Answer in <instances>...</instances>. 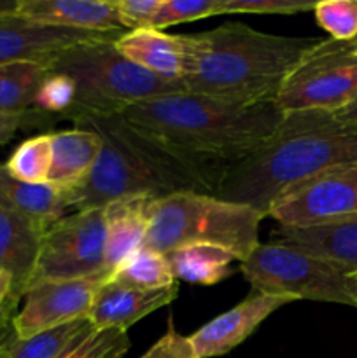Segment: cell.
I'll return each instance as SVG.
<instances>
[{
  "mask_svg": "<svg viewBox=\"0 0 357 358\" xmlns=\"http://www.w3.org/2000/svg\"><path fill=\"white\" fill-rule=\"evenodd\" d=\"M102 138L100 156L84 184L65 194L76 212L104 208L128 196L164 198L178 192L217 196L230 166L186 157L130 124L121 114H83L70 119Z\"/></svg>",
  "mask_w": 357,
  "mask_h": 358,
  "instance_id": "1",
  "label": "cell"
},
{
  "mask_svg": "<svg viewBox=\"0 0 357 358\" xmlns=\"http://www.w3.org/2000/svg\"><path fill=\"white\" fill-rule=\"evenodd\" d=\"M357 164V124L335 112H289L251 156L231 164L217 198L266 213L296 185L329 170Z\"/></svg>",
  "mask_w": 357,
  "mask_h": 358,
  "instance_id": "2",
  "label": "cell"
},
{
  "mask_svg": "<svg viewBox=\"0 0 357 358\" xmlns=\"http://www.w3.org/2000/svg\"><path fill=\"white\" fill-rule=\"evenodd\" d=\"M121 115L149 138L182 156L231 166L255 152L286 114L276 103L238 105L177 93L133 103Z\"/></svg>",
  "mask_w": 357,
  "mask_h": 358,
  "instance_id": "3",
  "label": "cell"
},
{
  "mask_svg": "<svg viewBox=\"0 0 357 358\" xmlns=\"http://www.w3.org/2000/svg\"><path fill=\"white\" fill-rule=\"evenodd\" d=\"M191 38L195 58L186 91L238 105L275 103L290 70L317 42L265 34L238 21Z\"/></svg>",
  "mask_w": 357,
  "mask_h": 358,
  "instance_id": "4",
  "label": "cell"
},
{
  "mask_svg": "<svg viewBox=\"0 0 357 358\" xmlns=\"http://www.w3.org/2000/svg\"><path fill=\"white\" fill-rule=\"evenodd\" d=\"M266 213L203 192H178L154 201L146 243L167 255L184 245H214L244 262L258 248Z\"/></svg>",
  "mask_w": 357,
  "mask_h": 358,
  "instance_id": "5",
  "label": "cell"
},
{
  "mask_svg": "<svg viewBox=\"0 0 357 358\" xmlns=\"http://www.w3.org/2000/svg\"><path fill=\"white\" fill-rule=\"evenodd\" d=\"M114 42H80L46 63L49 72L63 73L76 86V107L66 115L69 121L83 114H121L139 101L188 93L184 83L160 79L126 59Z\"/></svg>",
  "mask_w": 357,
  "mask_h": 358,
  "instance_id": "6",
  "label": "cell"
},
{
  "mask_svg": "<svg viewBox=\"0 0 357 358\" xmlns=\"http://www.w3.org/2000/svg\"><path fill=\"white\" fill-rule=\"evenodd\" d=\"M240 271L255 292L357 306V275L290 245L259 243Z\"/></svg>",
  "mask_w": 357,
  "mask_h": 358,
  "instance_id": "7",
  "label": "cell"
},
{
  "mask_svg": "<svg viewBox=\"0 0 357 358\" xmlns=\"http://www.w3.org/2000/svg\"><path fill=\"white\" fill-rule=\"evenodd\" d=\"M357 100V41L317 38L290 70L275 103L284 114L340 112Z\"/></svg>",
  "mask_w": 357,
  "mask_h": 358,
  "instance_id": "8",
  "label": "cell"
},
{
  "mask_svg": "<svg viewBox=\"0 0 357 358\" xmlns=\"http://www.w3.org/2000/svg\"><path fill=\"white\" fill-rule=\"evenodd\" d=\"M105 275V208L83 210L48 226L31 285ZM27 289V290H28Z\"/></svg>",
  "mask_w": 357,
  "mask_h": 358,
  "instance_id": "9",
  "label": "cell"
},
{
  "mask_svg": "<svg viewBox=\"0 0 357 358\" xmlns=\"http://www.w3.org/2000/svg\"><path fill=\"white\" fill-rule=\"evenodd\" d=\"M357 215V164L317 175L280 196L268 210L279 226L307 227Z\"/></svg>",
  "mask_w": 357,
  "mask_h": 358,
  "instance_id": "10",
  "label": "cell"
},
{
  "mask_svg": "<svg viewBox=\"0 0 357 358\" xmlns=\"http://www.w3.org/2000/svg\"><path fill=\"white\" fill-rule=\"evenodd\" d=\"M108 282L105 275L70 282H41L24 292L23 304L13 317L18 339H30L52 329L88 320L97 290Z\"/></svg>",
  "mask_w": 357,
  "mask_h": 358,
  "instance_id": "11",
  "label": "cell"
},
{
  "mask_svg": "<svg viewBox=\"0 0 357 358\" xmlns=\"http://www.w3.org/2000/svg\"><path fill=\"white\" fill-rule=\"evenodd\" d=\"M289 303L294 301L252 290L241 303L206 322L195 334L189 336L196 358L227 355L247 341L266 318Z\"/></svg>",
  "mask_w": 357,
  "mask_h": 358,
  "instance_id": "12",
  "label": "cell"
},
{
  "mask_svg": "<svg viewBox=\"0 0 357 358\" xmlns=\"http://www.w3.org/2000/svg\"><path fill=\"white\" fill-rule=\"evenodd\" d=\"M121 34L63 30L14 14L0 16V66L13 63H48L59 51L80 42L118 38Z\"/></svg>",
  "mask_w": 357,
  "mask_h": 358,
  "instance_id": "13",
  "label": "cell"
},
{
  "mask_svg": "<svg viewBox=\"0 0 357 358\" xmlns=\"http://www.w3.org/2000/svg\"><path fill=\"white\" fill-rule=\"evenodd\" d=\"M115 49L140 69L172 83H184L191 73L195 48L191 35H174L156 28L122 31Z\"/></svg>",
  "mask_w": 357,
  "mask_h": 358,
  "instance_id": "14",
  "label": "cell"
},
{
  "mask_svg": "<svg viewBox=\"0 0 357 358\" xmlns=\"http://www.w3.org/2000/svg\"><path fill=\"white\" fill-rule=\"evenodd\" d=\"M177 297L178 282L164 289L142 290L108 280L94 294L88 322L94 331L115 329L126 332L136 322L172 304Z\"/></svg>",
  "mask_w": 357,
  "mask_h": 358,
  "instance_id": "15",
  "label": "cell"
},
{
  "mask_svg": "<svg viewBox=\"0 0 357 358\" xmlns=\"http://www.w3.org/2000/svg\"><path fill=\"white\" fill-rule=\"evenodd\" d=\"M16 14L46 27L97 34H122L112 0H20Z\"/></svg>",
  "mask_w": 357,
  "mask_h": 358,
  "instance_id": "16",
  "label": "cell"
},
{
  "mask_svg": "<svg viewBox=\"0 0 357 358\" xmlns=\"http://www.w3.org/2000/svg\"><path fill=\"white\" fill-rule=\"evenodd\" d=\"M48 226L0 208V271L13 278V297L20 303L30 285Z\"/></svg>",
  "mask_w": 357,
  "mask_h": 358,
  "instance_id": "17",
  "label": "cell"
},
{
  "mask_svg": "<svg viewBox=\"0 0 357 358\" xmlns=\"http://www.w3.org/2000/svg\"><path fill=\"white\" fill-rule=\"evenodd\" d=\"M153 196H128L108 203L105 208V271L108 280L144 247L150 224Z\"/></svg>",
  "mask_w": 357,
  "mask_h": 358,
  "instance_id": "18",
  "label": "cell"
},
{
  "mask_svg": "<svg viewBox=\"0 0 357 358\" xmlns=\"http://www.w3.org/2000/svg\"><path fill=\"white\" fill-rule=\"evenodd\" d=\"M272 238L275 243L301 248L357 275V215L321 226H279Z\"/></svg>",
  "mask_w": 357,
  "mask_h": 358,
  "instance_id": "19",
  "label": "cell"
},
{
  "mask_svg": "<svg viewBox=\"0 0 357 358\" xmlns=\"http://www.w3.org/2000/svg\"><path fill=\"white\" fill-rule=\"evenodd\" d=\"M51 138V171L48 184L63 194L76 191L93 170L102 149V138L90 128L74 126L49 133Z\"/></svg>",
  "mask_w": 357,
  "mask_h": 358,
  "instance_id": "20",
  "label": "cell"
},
{
  "mask_svg": "<svg viewBox=\"0 0 357 358\" xmlns=\"http://www.w3.org/2000/svg\"><path fill=\"white\" fill-rule=\"evenodd\" d=\"M0 208L51 226L66 215L69 203L65 194L52 185L20 182L0 164Z\"/></svg>",
  "mask_w": 357,
  "mask_h": 358,
  "instance_id": "21",
  "label": "cell"
},
{
  "mask_svg": "<svg viewBox=\"0 0 357 358\" xmlns=\"http://www.w3.org/2000/svg\"><path fill=\"white\" fill-rule=\"evenodd\" d=\"M175 282H186L191 285H217L233 275V264L237 259L224 248L214 245H184L167 254Z\"/></svg>",
  "mask_w": 357,
  "mask_h": 358,
  "instance_id": "22",
  "label": "cell"
},
{
  "mask_svg": "<svg viewBox=\"0 0 357 358\" xmlns=\"http://www.w3.org/2000/svg\"><path fill=\"white\" fill-rule=\"evenodd\" d=\"M48 76L46 63H13L0 66V114H28L35 94Z\"/></svg>",
  "mask_w": 357,
  "mask_h": 358,
  "instance_id": "23",
  "label": "cell"
},
{
  "mask_svg": "<svg viewBox=\"0 0 357 358\" xmlns=\"http://www.w3.org/2000/svg\"><path fill=\"white\" fill-rule=\"evenodd\" d=\"M90 327V322L79 320L30 339H18L13 334L0 346V358H58Z\"/></svg>",
  "mask_w": 357,
  "mask_h": 358,
  "instance_id": "24",
  "label": "cell"
},
{
  "mask_svg": "<svg viewBox=\"0 0 357 358\" xmlns=\"http://www.w3.org/2000/svg\"><path fill=\"white\" fill-rule=\"evenodd\" d=\"M112 282L142 290H158L174 285L175 278L172 273L167 255L142 247L112 275Z\"/></svg>",
  "mask_w": 357,
  "mask_h": 358,
  "instance_id": "25",
  "label": "cell"
},
{
  "mask_svg": "<svg viewBox=\"0 0 357 358\" xmlns=\"http://www.w3.org/2000/svg\"><path fill=\"white\" fill-rule=\"evenodd\" d=\"M51 159V138L49 133H46L21 142L4 163V168L10 177L20 182L48 184Z\"/></svg>",
  "mask_w": 357,
  "mask_h": 358,
  "instance_id": "26",
  "label": "cell"
},
{
  "mask_svg": "<svg viewBox=\"0 0 357 358\" xmlns=\"http://www.w3.org/2000/svg\"><path fill=\"white\" fill-rule=\"evenodd\" d=\"M132 341L125 331L88 329L58 358H122L128 353Z\"/></svg>",
  "mask_w": 357,
  "mask_h": 358,
  "instance_id": "27",
  "label": "cell"
},
{
  "mask_svg": "<svg viewBox=\"0 0 357 358\" xmlns=\"http://www.w3.org/2000/svg\"><path fill=\"white\" fill-rule=\"evenodd\" d=\"M76 107V86L66 76L49 72L42 80L35 94L31 112L35 115H49L56 119H66Z\"/></svg>",
  "mask_w": 357,
  "mask_h": 358,
  "instance_id": "28",
  "label": "cell"
},
{
  "mask_svg": "<svg viewBox=\"0 0 357 358\" xmlns=\"http://www.w3.org/2000/svg\"><path fill=\"white\" fill-rule=\"evenodd\" d=\"M315 21L335 41L357 38V0H321L314 7Z\"/></svg>",
  "mask_w": 357,
  "mask_h": 358,
  "instance_id": "29",
  "label": "cell"
},
{
  "mask_svg": "<svg viewBox=\"0 0 357 358\" xmlns=\"http://www.w3.org/2000/svg\"><path fill=\"white\" fill-rule=\"evenodd\" d=\"M223 3L224 0H163L154 28L164 30L174 24L220 16Z\"/></svg>",
  "mask_w": 357,
  "mask_h": 358,
  "instance_id": "30",
  "label": "cell"
},
{
  "mask_svg": "<svg viewBox=\"0 0 357 358\" xmlns=\"http://www.w3.org/2000/svg\"><path fill=\"white\" fill-rule=\"evenodd\" d=\"M315 2L307 0H224L223 14H300L314 10Z\"/></svg>",
  "mask_w": 357,
  "mask_h": 358,
  "instance_id": "31",
  "label": "cell"
},
{
  "mask_svg": "<svg viewBox=\"0 0 357 358\" xmlns=\"http://www.w3.org/2000/svg\"><path fill=\"white\" fill-rule=\"evenodd\" d=\"M125 31L154 28L163 0H114Z\"/></svg>",
  "mask_w": 357,
  "mask_h": 358,
  "instance_id": "32",
  "label": "cell"
},
{
  "mask_svg": "<svg viewBox=\"0 0 357 358\" xmlns=\"http://www.w3.org/2000/svg\"><path fill=\"white\" fill-rule=\"evenodd\" d=\"M140 358H196L189 336L175 329L174 318L168 317L167 331Z\"/></svg>",
  "mask_w": 357,
  "mask_h": 358,
  "instance_id": "33",
  "label": "cell"
},
{
  "mask_svg": "<svg viewBox=\"0 0 357 358\" xmlns=\"http://www.w3.org/2000/svg\"><path fill=\"white\" fill-rule=\"evenodd\" d=\"M13 294V278L6 271H0V325L4 322H13L14 308L18 306V301L10 297Z\"/></svg>",
  "mask_w": 357,
  "mask_h": 358,
  "instance_id": "34",
  "label": "cell"
},
{
  "mask_svg": "<svg viewBox=\"0 0 357 358\" xmlns=\"http://www.w3.org/2000/svg\"><path fill=\"white\" fill-rule=\"evenodd\" d=\"M30 117H31V112H28V114H9V115L0 114V147L9 143L10 140H13V136L16 135L18 129L23 128L27 122H30Z\"/></svg>",
  "mask_w": 357,
  "mask_h": 358,
  "instance_id": "35",
  "label": "cell"
},
{
  "mask_svg": "<svg viewBox=\"0 0 357 358\" xmlns=\"http://www.w3.org/2000/svg\"><path fill=\"white\" fill-rule=\"evenodd\" d=\"M335 114L338 115L340 119H343V121L352 122V124H357V100L354 101V103H350L346 108H343V110L335 112Z\"/></svg>",
  "mask_w": 357,
  "mask_h": 358,
  "instance_id": "36",
  "label": "cell"
},
{
  "mask_svg": "<svg viewBox=\"0 0 357 358\" xmlns=\"http://www.w3.org/2000/svg\"><path fill=\"white\" fill-rule=\"evenodd\" d=\"M18 2H20V0H0V16L16 13Z\"/></svg>",
  "mask_w": 357,
  "mask_h": 358,
  "instance_id": "37",
  "label": "cell"
},
{
  "mask_svg": "<svg viewBox=\"0 0 357 358\" xmlns=\"http://www.w3.org/2000/svg\"><path fill=\"white\" fill-rule=\"evenodd\" d=\"M356 41H357V38H356Z\"/></svg>",
  "mask_w": 357,
  "mask_h": 358,
  "instance_id": "38",
  "label": "cell"
},
{
  "mask_svg": "<svg viewBox=\"0 0 357 358\" xmlns=\"http://www.w3.org/2000/svg\"><path fill=\"white\" fill-rule=\"evenodd\" d=\"M356 308H357V306H356Z\"/></svg>",
  "mask_w": 357,
  "mask_h": 358,
  "instance_id": "39",
  "label": "cell"
}]
</instances>
